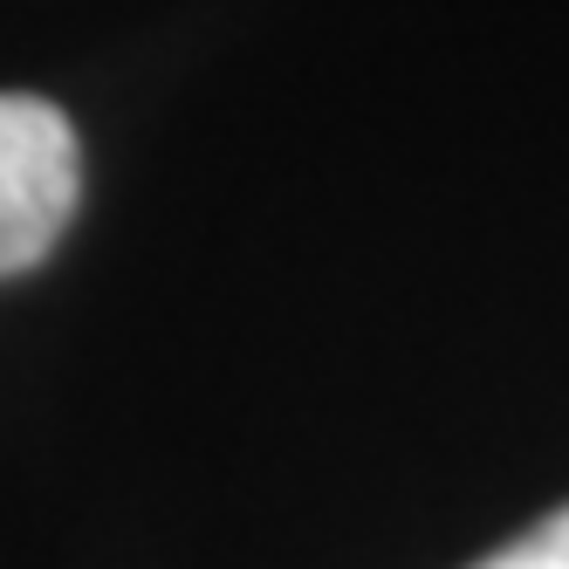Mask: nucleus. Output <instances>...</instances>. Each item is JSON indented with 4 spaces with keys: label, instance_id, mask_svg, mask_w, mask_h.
Listing matches in <instances>:
<instances>
[{
    "label": "nucleus",
    "instance_id": "f257e3e1",
    "mask_svg": "<svg viewBox=\"0 0 569 569\" xmlns=\"http://www.w3.org/2000/svg\"><path fill=\"white\" fill-rule=\"evenodd\" d=\"M83 199V144L49 97H0V281L56 254Z\"/></svg>",
    "mask_w": 569,
    "mask_h": 569
},
{
    "label": "nucleus",
    "instance_id": "f03ea898",
    "mask_svg": "<svg viewBox=\"0 0 569 569\" xmlns=\"http://www.w3.org/2000/svg\"><path fill=\"white\" fill-rule=\"evenodd\" d=\"M473 569H569V508H556L549 521H536L528 536H515L508 549H495Z\"/></svg>",
    "mask_w": 569,
    "mask_h": 569
}]
</instances>
